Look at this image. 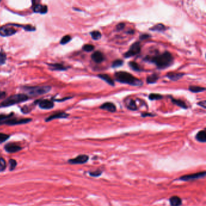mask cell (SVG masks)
Instances as JSON below:
<instances>
[{
  "label": "cell",
  "mask_w": 206,
  "mask_h": 206,
  "mask_svg": "<svg viewBox=\"0 0 206 206\" xmlns=\"http://www.w3.org/2000/svg\"><path fill=\"white\" fill-rule=\"evenodd\" d=\"M173 56L169 52H165L162 55L154 56L153 57H147L145 60L150 61L160 69H164L169 67L173 62Z\"/></svg>",
  "instance_id": "6da1fadb"
},
{
  "label": "cell",
  "mask_w": 206,
  "mask_h": 206,
  "mask_svg": "<svg viewBox=\"0 0 206 206\" xmlns=\"http://www.w3.org/2000/svg\"><path fill=\"white\" fill-rule=\"evenodd\" d=\"M115 79L117 81L123 83H126L133 86H141L142 82L136 78L129 73L124 71H119L115 73Z\"/></svg>",
  "instance_id": "7a4b0ae2"
},
{
  "label": "cell",
  "mask_w": 206,
  "mask_h": 206,
  "mask_svg": "<svg viewBox=\"0 0 206 206\" xmlns=\"http://www.w3.org/2000/svg\"><path fill=\"white\" fill-rule=\"evenodd\" d=\"M28 99V97L25 94H17L14 95L4 100L1 104L3 107H10L15 104L23 102Z\"/></svg>",
  "instance_id": "3957f363"
},
{
  "label": "cell",
  "mask_w": 206,
  "mask_h": 206,
  "mask_svg": "<svg viewBox=\"0 0 206 206\" xmlns=\"http://www.w3.org/2000/svg\"><path fill=\"white\" fill-rule=\"evenodd\" d=\"M51 90L50 86H36V87H29L27 89L28 94L32 96H36L46 94L48 93Z\"/></svg>",
  "instance_id": "277c9868"
},
{
  "label": "cell",
  "mask_w": 206,
  "mask_h": 206,
  "mask_svg": "<svg viewBox=\"0 0 206 206\" xmlns=\"http://www.w3.org/2000/svg\"><path fill=\"white\" fill-rule=\"evenodd\" d=\"M206 172L205 171L204 172H200L198 173H195L192 174H189V175H185L183 176H181L179 178V179L183 181H192L197 179L204 178L206 176Z\"/></svg>",
  "instance_id": "5b68a950"
},
{
  "label": "cell",
  "mask_w": 206,
  "mask_h": 206,
  "mask_svg": "<svg viewBox=\"0 0 206 206\" xmlns=\"http://www.w3.org/2000/svg\"><path fill=\"white\" fill-rule=\"evenodd\" d=\"M140 51H141V45L140 42H137L131 45L130 49L127 52L125 53L124 56L126 58L130 57L133 56L137 55L140 52Z\"/></svg>",
  "instance_id": "8992f818"
},
{
  "label": "cell",
  "mask_w": 206,
  "mask_h": 206,
  "mask_svg": "<svg viewBox=\"0 0 206 206\" xmlns=\"http://www.w3.org/2000/svg\"><path fill=\"white\" fill-rule=\"evenodd\" d=\"M89 160V157L86 155L82 154L77 156L74 158L69 159L68 160V163L71 165H80L86 163Z\"/></svg>",
  "instance_id": "52a82bcc"
},
{
  "label": "cell",
  "mask_w": 206,
  "mask_h": 206,
  "mask_svg": "<svg viewBox=\"0 0 206 206\" xmlns=\"http://www.w3.org/2000/svg\"><path fill=\"white\" fill-rule=\"evenodd\" d=\"M32 120L30 119H7L5 121H4L2 124H6L10 126H14V125H18V124H27Z\"/></svg>",
  "instance_id": "ba28073f"
},
{
  "label": "cell",
  "mask_w": 206,
  "mask_h": 206,
  "mask_svg": "<svg viewBox=\"0 0 206 206\" xmlns=\"http://www.w3.org/2000/svg\"><path fill=\"white\" fill-rule=\"evenodd\" d=\"M22 147L15 143H9L4 146V149L9 153H16L22 150Z\"/></svg>",
  "instance_id": "9c48e42d"
},
{
  "label": "cell",
  "mask_w": 206,
  "mask_h": 206,
  "mask_svg": "<svg viewBox=\"0 0 206 206\" xmlns=\"http://www.w3.org/2000/svg\"><path fill=\"white\" fill-rule=\"evenodd\" d=\"M16 30L13 28L8 27L7 26H3L0 27V35L2 36H9L14 35Z\"/></svg>",
  "instance_id": "30bf717a"
},
{
  "label": "cell",
  "mask_w": 206,
  "mask_h": 206,
  "mask_svg": "<svg viewBox=\"0 0 206 206\" xmlns=\"http://www.w3.org/2000/svg\"><path fill=\"white\" fill-rule=\"evenodd\" d=\"M69 114H67L66 112H59L56 114H54L48 117H47L45 119L46 122H50L54 119H64V118H67L69 117Z\"/></svg>",
  "instance_id": "8fae6325"
},
{
  "label": "cell",
  "mask_w": 206,
  "mask_h": 206,
  "mask_svg": "<svg viewBox=\"0 0 206 206\" xmlns=\"http://www.w3.org/2000/svg\"><path fill=\"white\" fill-rule=\"evenodd\" d=\"M40 107L44 110H50L53 108L54 103L49 100H42L39 103Z\"/></svg>",
  "instance_id": "7c38bea8"
},
{
  "label": "cell",
  "mask_w": 206,
  "mask_h": 206,
  "mask_svg": "<svg viewBox=\"0 0 206 206\" xmlns=\"http://www.w3.org/2000/svg\"><path fill=\"white\" fill-rule=\"evenodd\" d=\"M91 58L93 61L96 63H101L104 61L105 57L102 52L97 51L91 55Z\"/></svg>",
  "instance_id": "4fadbf2b"
},
{
  "label": "cell",
  "mask_w": 206,
  "mask_h": 206,
  "mask_svg": "<svg viewBox=\"0 0 206 206\" xmlns=\"http://www.w3.org/2000/svg\"><path fill=\"white\" fill-rule=\"evenodd\" d=\"M100 108L102 110H107L111 112H114L116 111V107L111 102H107L103 103L102 105H101Z\"/></svg>",
  "instance_id": "5bb4252c"
},
{
  "label": "cell",
  "mask_w": 206,
  "mask_h": 206,
  "mask_svg": "<svg viewBox=\"0 0 206 206\" xmlns=\"http://www.w3.org/2000/svg\"><path fill=\"white\" fill-rule=\"evenodd\" d=\"M184 75V74L180 73H174V72H170L167 73V77L170 79V80L176 81H178L179 79L182 78V77Z\"/></svg>",
  "instance_id": "9a60e30c"
},
{
  "label": "cell",
  "mask_w": 206,
  "mask_h": 206,
  "mask_svg": "<svg viewBox=\"0 0 206 206\" xmlns=\"http://www.w3.org/2000/svg\"><path fill=\"white\" fill-rule=\"evenodd\" d=\"M169 203L171 206H180L182 204V200L178 196H173L170 198Z\"/></svg>",
  "instance_id": "2e32d148"
},
{
  "label": "cell",
  "mask_w": 206,
  "mask_h": 206,
  "mask_svg": "<svg viewBox=\"0 0 206 206\" xmlns=\"http://www.w3.org/2000/svg\"><path fill=\"white\" fill-rule=\"evenodd\" d=\"M47 11V7L46 6H42L41 4H36L33 8L34 12L41 14H46Z\"/></svg>",
  "instance_id": "e0dca14e"
},
{
  "label": "cell",
  "mask_w": 206,
  "mask_h": 206,
  "mask_svg": "<svg viewBox=\"0 0 206 206\" xmlns=\"http://www.w3.org/2000/svg\"><path fill=\"white\" fill-rule=\"evenodd\" d=\"M98 76L99 77V78L102 79V80H103L106 82L108 83L110 85L114 86V85H115L114 81H113V79L110 77L109 75L105 74H99Z\"/></svg>",
  "instance_id": "ac0fdd59"
},
{
  "label": "cell",
  "mask_w": 206,
  "mask_h": 206,
  "mask_svg": "<svg viewBox=\"0 0 206 206\" xmlns=\"http://www.w3.org/2000/svg\"><path fill=\"white\" fill-rule=\"evenodd\" d=\"M196 139L201 143H205L206 141V132L204 130L200 131L196 136Z\"/></svg>",
  "instance_id": "d6986e66"
},
{
  "label": "cell",
  "mask_w": 206,
  "mask_h": 206,
  "mask_svg": "<svg viewBox=\"0 0 206 206\" xmlns=\"http://www.w3.org/2000/svg\"><path fill=\"white\" fill-rule=\"evenodd\" d=\"M50 69L52 70H59V71H63L65 70L66 67H65L63 65L61 64H52L48 65Z\"/></svg>",
  "instance_id": "ffe728a7"
},
{
  "label": "cell",
  "mask_w": 206,
  "mask_h": 206,
  "mask_svg": "<svg viewBox=\"0 0 206 206\" xmlns=\"http://www.w3.org/2000/svg\"><path fill=\"white\" fill-rule=\"evenodd\" d=\"M172 102L178 105L179 107L182 108H184V109H187V107L186 105V104L185 103V102H184L183 101L181 100H179V99H172Z\"/></svg>",
  "instance_id": "44dd1931"
},
{
  "label": "cell",
  "mask_w": 206,
  "mask_h": 206,
  "mask_svg": "<svg viewBox=\"0 0 206 206\" xmlns=\"http://www.w3.org/2000/svg\"><path fill=\"white\" fill-rule=\"evenodd\" d=\"M158 79V76L157 74H152L151 76H148L147 78V79H146V82L148 83H154L156 82L157 81V80Z\"/></svg>",
  "instance_id": "7402d4cb"
},
{
  "label": "cell",
  "mask_w": 206,
  "mask_h": 206,
  "mask_svg": "<svg viewBox=\"0 0 206 206\" xmlns=\"http://www.w3.org/2000/svg\"><path fill=\"white\" fill-rule=\"evenodd\" d=\"M189 89L192 93H200V92L204 91L205 90L204 88H203L201 86H191Z\"/></svg>",
  "instance_id": "603a6c76"
},
{
  "label": "cell",
  "mask_w": 206,
  "mask_h": 206,
  "mask_svg": "<svg viewBox=\"0 0 206 206\" xmlns=\"http://www.w3.org/2000/svg\"><path fill=\"white\" fill-rule=\"evenodd\" d=\"M166 27L165 26L162 24H158L155 26H154L153 27L151 28V30L152 31H156V32H163L165 30Z\"/></svg>",
  "instance_id": "cb8c5ba5"
},
{
  "label": "cell",
  "mask_w": 206,
  "mask_h": 206,
  "mask_svg": "<svg viewBox=\"0 0 206 206\" xmlns=\"http://www.w3.org/2000/svg\"><path fill=\"white\" fill-rule=\"evenodd\" d=\"M90 34H91V36L92 38L95 40H100L101 38V36H102L101 33L99 31H97V30H95V31L91 32Z\"/></svg>",
  "instance_id": "d4e9b609"
},
{
  "label": "cell",
  "mask_w": 206,
  "mask_h": 206,
  "mask_svg": "<svg viewBox=\"0 0 206 206\" xmlns=\"http://www.w3.org/2000/svg\"><path fill=\"white\" fill-rule=\"evenodd\" d=\"M128 108L129 110H132V111L137 110V107L136 102L134 100L129 101V102L128 103Z\"/></svg>",
  "instance_id": "484cf974"
},
{
  "label": "cell",
  "mask_w": 206,
  "mask_h": 206,
  "mask_svg": "<svg viewBox=\"0 0 206 206\" xmlns=\"http://www.w3.org/2000/svg\"><path fill=\"white\" fill-rule=\"evenodd\" d=\"M129 66L131 67V68L134 69V71H141V69H140V65L137 64L136 62H130L129 64Z\"/></svg>",
  "instance_id": "4316f807"
},
{
  "label": "cell",
  "mask_w": 206,
  "mask_h": 206,
  "mask_svg": "<svg viewBox=\"0 0 206 206\" xmlns=\"http://www.w3.org/2000/svg\"><path fill=\"white\" fill-rule=\"evenodd\" d=\"M124 64V61L121 59H117L115 61L113 62L112 64V68H117L120 66H122Z\"/></svg>",
  "instance_id": "83f0119b"
},
{
  "label": "cell",
  "mask_w": 206,
  "mask_h": 206,
  "mask_svg": "<svg viewBox=\"0 0 206 206\" xmlns=\"http://www.w3.org/2000/svg\"><path fill=\"white\" fill-rule=\"evenodd\" d=\"M6 168V160L3 158L0 157V172L4 171Z\"/></svg>",
  "instance_id": "f1b7e54d"
},
{
  "label": "cell",
  "mask_w": 206,
  "mask_h": 206,
  "mask_svg": "<svg viewBox=\"0 0 206 206\" xmlns=\"http://www.w3.org/2000/svg\"><path fill=\"white\" fill-rule=\"evenodd\" d=\"M9 165H10L9 170L11 171H13L15 169V168L17 166V162L14 159H11V160H9Z\"/></svg>",
  "instance_id": "f546056e"
},
{
  "label": "cell",
  "mask_w": 206,
  "mask_h": 206,
  "mask_svg": "<svg viewBox=\"0 0 206 206\" xmlns=\"http://www.w3.org/2000/svg\"><path fill=\"white\" fill-rule=\"evenodd\" d=\"M83 50L86 52H90L93 51L95 48V47L91 44H85L83 47Z\"/></svg>",
  "instance_id": "4dcf8cb0"
},
{
  "label": "cell",
  "mask_w": 206,
  "mask_h": 206,
  "mask_svg": "<svg viewBox=\"0 0 206 206\" xmlns=\"http://www.w3.org/2000/svg\"><path fill=\"white\" fill-rule=\"evenodd\" d=\"M149 98L151 100H160V99H163V96L162 95H159V94L152 93L149 96Z\"/></svg>",
  "instance_id": "1f68e13d"
},
{
  "label": "cell",
  "mask_w": 206,
  "mask_h": 206,
  "mask_svg": "<svg viewBox=\"0 0 206 206\" xmlns=\"http://www.w3.org/2000/svg\"><path fill=\"white\" fill-rule=\"evenodd\" d=\"M71 40V36H70L69 35H66V36H64V37L61 39L60 43H61V44H62V45H65V44H67L68 42L70 41Z\"/></svg>",
  "instance_id": "d6a6232c"
},
{
  "label": "cell",
  "mask_w": 206,
  "mask_h": 206,
  "mask_svg": "<svg viewBox=\"0 0 206 206\" xmlns=\"http://www.w3.org/2000/svg\"><path fill=\"white\" fill-rule=\"evenodd\" d=\"M10 137V136L6 134L0 132V143H2L7 140Z\"/></svg>",
  "instance_id": "836d02e7"
},
{
  "label": "cell",
  "mask_w": 206,
  "mask_h": 206,
  "mask_svg": "<svg viewBox=\"0 0 206 206\" xmlns=\"http://www.w3.org/2000/svg\"><path fill=\"white\" fill-rule=\"evenodd\" d=\"M102 174V172L100 170H96L95 171H93V172H90V175L93 177H99L100 175H101Z\"/></svg>",
  "instance_id": "e575fe53"
},
{
  "label": "cell",
  "mask_w": 206,
  "mask_h": 206,
  "mask_svg": "<svg viewBox=\"0 0 206 206\" xmlns=\"http://www.w3.org/2000/svg\"><path fill=\"white\" fill-rule=\"evenodd\" d=\"M124 26H125V24L124 23H119L116 26V29L117 30H122L124 27Z\"/></svg>",
  "instance_id": "d590c367"
},
{
  "label": "cell",
  "mask_w": 206,
  "mask_h": 206,
  "mask_svg": "<svg viewBox=\"0 0 206 206\" xmlns=\"http://www.w3.org/2000/svg\"><path fill=\"white\" fill-rule=\"evenodd\" d=\"M149 37H151V36H149V35L143 34L142 35L140 36V40H146V39H148Z\"/></svg>",
  "instance_id": "8d00e7d4"
},
{
  "label": "cell",
  "mask_w": 206,
  "mask_h": 206,
  "mask_svg": "<svg viewBox=\"0 0 206 206\" xmlns=\"http://www.w3.org/2000/svg\"><path fill=\"white\" fill-rule=\"evenodd\" d=\"M198 105L202 107L203 108H206V102L204 100V101H202V102H200L198 103Z\"/></svg>",
  "instance_id": "74e56055"
},
{
  "label": "cell",
  "mask_w": 206,
  "mask_h": 206,
  "mask_svg": "<svg viewBox=\"0 0 206 206\" xmlns=\"http://www.w3.org/2000/svg\"><path fill=\"white\" fill-rule=\"evenodd\" d=\"M5 62H6V59H5V57H4L3 56L0 55V65H1V64H4Z\"/></svg>",
  "instance_id": "f35d334b"
},
{
  "label": "cell",
  "mask_w": 206,
  "mask_h": 206,
  "mask_svg": "<svg viewBox=\"0 0 206 206\" xmlns=\"http://www.w3.org/2000/svg\"><path fill=\"white\" fill-rule=\"evenodd\" d=\"M6 95V94L4 92H0V99L3 98Z\"/></svg>",
  "instance_id": "ab89813d"
},
{
  "label": "cell",
  "mask_w": 206,
  "mask_h": 206,
  "mask_svg": "<svg viewBox=\"0 0 206 206\" xmlns=\"http://www.w3.org/2000/svg\"><path fill=\"white\" fill-rule=\"evenodd\" d=\"M141 116H142V117H147V116L152 117V115L151 114H142Z\"/></svg>",
  "instance_id": "60d3db41"
}]
</instances>
